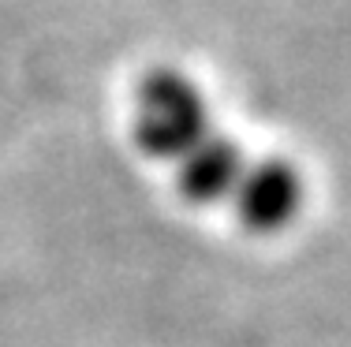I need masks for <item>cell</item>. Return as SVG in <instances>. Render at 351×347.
<instances>
[{
	"label": "cell",
	"mask_w": 351,
	"mask_h": 347,
	"mask_svg": "<svg viewBox=\"0 0 351 347\" xmlns=\"http://www.w3.org/2000/svg\"><path fill=\"white\" fill-rule=\"evenodd\" d=\"M236 205L239 224L254 235H277L299 217L303 209V179L280 157L247 161L236 191L228 198Z\"/></svg>",
	"instance_id": "7a4b0ae2"
},
{
	"label": "cell",
	"mask_w": 351,
	"mask_h": 347,
	"mask_svg": "<svg viewBox=\"0 0 351 347\" xmlns=\"http://www.w3.org/2000/svg\"><path fill=\"white\" fill-rule=\"evenodd\" d=\"M210 131V105L191 75L176 68H157L142 79L131 112V135L149 161L176 164Z\"/></svg>",
	"instance_id": "6da1fadb"
},
{
	"label": "cell",
	"mask_w": 351,
	"mask_h": 347,
	"mask_svg": "<svg viewBox=\"0 0 351 347\" xmlns=\"http://www.w3.org/2000/svg\"><path fill=\"white\" fill-rule=\"evenodd\" d=\"M176 168V191L191 205H217L228 202L239 176L247 168V153L221 131H210L191 153H183Z\"/></svg>",
	"instance_id": "3957f363"
}]
</instances>
